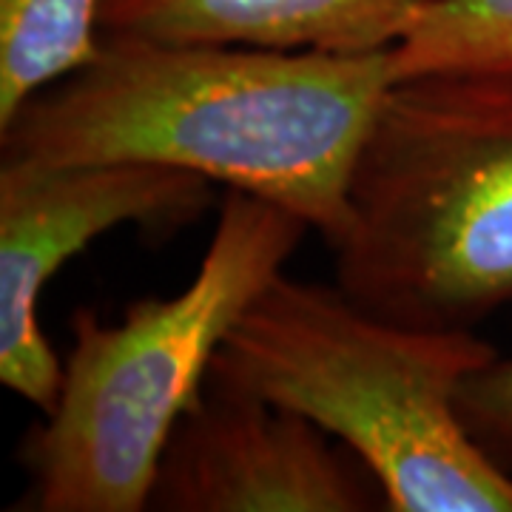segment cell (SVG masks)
I'll return each instance as SVG.
<instances>
[{
    "instance_id": "cell-8",
    "label": "cell",
    "mask_w": 512,
    "mask_h": 512,
    "mask_svg": "<svg viewBox=\"0 0 512 512\" xmlns=\"http://www.w3.org/2000/svg\"><path fill=\"white\" fill-rule=\"evenodd\" d=\"M100 0H0V128L100 46Z\"/></svg>"
},
{
    "instance_id": "cell-1",
    "label": "cell",
    "mask_w": 512,
    "mask_h": 512,
    "mask_svg": "<svg viewBox=\"0 0 512 512\" xmlns=\"http://www.w3.org/2000/svg\"><path fill=\"white\" fill-rule=\"evenodd\" d=\"M390 77L370 55L100 37L97 55L0 128L3 157L151 163L274 202L333 251Z\"/></svg>"
},
{
    "instance_id": "cell-10",
    "label": "cell",
    "mask_w": 512,
    "mask_h": 512,
    "mask_svg": "<svg viewBox=\"0 0 512 512\" xmlns=\"http://www.w3.org/2000/svg\"><path fill=\"white\" fill-rule=\"evenodd\" d=\"M458 413L481 450L512 473V359L495 356L461 384Z\"/></svg>"
},
{
    "instance_id": "cell-9",
    "label": "cell",
    "mask_w": 512,
    "mask_h": 512,
    "mask_svg": "<svg viewBox=\"0 0 512 512\" xmlns=\"http://www.w3.org/2000/svg\"><path fill=\"white\" fill-rule=\"evenodd\" d=\"M478 74L512 80V0H436L390 49V77Z\"/></svg>"
},
{
    "instance_id": "cell-3",
    "label": "cell",
    "mask_w": 512,
    "mask_h": 512,
    "mask_svg": "<svg viewBox=\"0 0 512 512\" xmlns=\"http://www.w3.org/2000/svg\"><path fill=\"white\" fill-rule=\"evenodd\" d=\"M308 231L291 211L228 188L183 291L137 299L114 325L74 313L57 404L18 450L29 487L12 510H148L165 441L202 399L228 330Z\"/></svg>"
},
{
    "instance_id": "cell-5",
    "label": "cell",
    "mask_w": 512,
    "mask_h": 512,
    "mask_svg": "<svg viewBox=\"0 0 512 512\" xmlns=\"http://www.w3.org/2000/svg\"><path fill=\"white\" fill-rule=\"evenodd\" d=\"M0 160V382L46 416L63 382L40 328L52 276L114 228L174 231L200 220L214 183L151 163Z\"/></svg>"
},
{
    "instance_id": "cell-4",
    "label": "cell",
    "mask_w": 512,
    "mask_h": 512,
    "mask_svg": "<svg viewBox=\"0 0 512 512\" xmlns=\"http://www.w3.org/2000/svg\"><path fill=\"white\" fill-rule=\"evenodd\" d=\"M348 202L336 285L370 313L473 330L512 302V80H393Z\"/></svg>"
},
{
    "instance_id": "cell-6",
    "label": "cell",
    "mask_w": 512,
    "mask_h": 512,
    "mask_svg": "<svg viewBox=\"0 0 512 512\" xmlns=\"http://www.w3.org/2000/svg\"><path fill=\"white\" fill-rule=\"evenodd\" d=\"M157 512H387L382 484L311 419L208 384L165 441Z\"/></svg>"
},
{
    "instance_id": "cell-2",
    "label": "cell",
    "mask_w": 512,
    "mask_h": 512,
    "mask_svg": "<svg viewBox=\"0 0 512 512\" xmlns=\"http://www.w3.org/2000/svg\"><path fill=\"white\" fill-rule=\"evenodd\" d=\"M495 356L473 330L402 325L339 285L279 274L228 330L208 384L342 441L382 484L387 512H512V473L458 413L461 384Z\"/></svg>"
},
{
    "instance_id": "cell-7",
    "label": "cell",
    "mask_w": 512,
    "mask_h": 512,
    "mask_svg": "<svg viewBox=\"0 0 512 512\" xmlns=\"http://www.w3.org/2000/svg\"><path fill=\"white\" fill-rule=\"evenodd\" d=\"M436 0H100V37L220 43L276 52L393 49Z\"/></svg>"
}]
</instances>
